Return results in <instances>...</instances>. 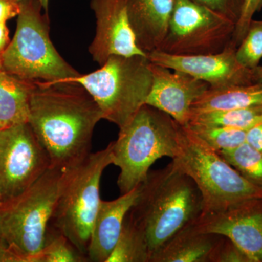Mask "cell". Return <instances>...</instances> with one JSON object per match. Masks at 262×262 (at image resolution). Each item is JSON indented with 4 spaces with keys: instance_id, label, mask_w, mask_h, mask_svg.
I'll return each mask as SVG.
<instances>
[{
    "instance_id": "34",
    "label": "cell",
    "mask_w": 262,
    "mask_h": 262,
    "mask_svg": "<svg viewBox=\"0 0 262 262\" xmlns=\"http://www.w3.org/2000/svg\"><path fill=\"white\" fill-rule=\"evenodd\" d=\"M42 5L43 10H45V13H48V5H49V0H38Z\"/></svg>"
},
{
    "instance_id": "10",
    "label": "cell",
    "mask_w": 262,
    "mask_h": 262,
    "mask_svg": "<svg viewBox=\"0 0 262 262\" xmlns=\"http://www.w3.org/2000/svg\"><path fill=\"white\" fill-rule=\"evenodd\" d=\"M51 166L29 122L0 130V206L28 190Z\"/></svg>"
},
{
    "instance_id": "8",
    "label": "cell",
    "mask_w": 262,
    "mask_h": 262,
    "mask_svg": "<svg viewBox=\"0 0 262 262\" xmlns=\"http://www.w3.org/2000/svg\"><path fill=\"white\" fill-rule=\"evenodd\" d=\"M113 164L112 142L105 149L91 153L66 184L49 225L50 229L63 234L87 257L91 231L101 202V177Z\"/></svg>"
},
{
    "instance_id": "33",
    "label": "cell",
    "mask_w": 262,
    "mask_h": 262,
    "mask_svg": "<svg viewBox=\"0 0 262 262\" xmlns=\"http://www.w3.org/2000/svg\"><path fill=\"white\" fill-rule=\"evenodd\" d=\"M255 83H262V66H258L253 70Z\"/></svg>"
},
{
    "instance_id": "12",
    "label": "cell",
    "mask_w": 262,
    "mask_h": 262,
    "mask_svg": "<svg viewBox=\"0 0 262 262\" xmlns=\"http://www.w3.org/2000/svg\"><path fill=\"white\" fill-rule=\"evenodd\" d=\"M237 48L230 42L223 51L216 54L176 56L155 51L146 56L151 63L184 72L206 82L211 89L255 83L253 70L237 61Z\"/></svg>"
},
{
    "instance_id": "11",
    "label": "cell",
    "mask_w": 262,
    "mask_h": 262,
    "mask_svg": "<svg viewBox=\"0 0 262 262\" xmlns=\"http://www.w3.org/2000/svg\"><path fill=\"white\" fill-rule=\"evenodd\" d=\"M193 225L198 231L225 236L250 262H262V198L236 202L217 211L201 213Z\"/></svg>"
},
{
    "instance_id": "17",
    "label": "cell",
    "mask_w": 262,
    "mask_h": 262,
    "mask_svg": "<svg viewBox=\"0 0 262 262\" xmlns=\"http://www.w3.org/2000/svg\"><path fill=\"white\" fill-rule=\"evenodd\" d=\"M222 236L200 232L192 223L167 241L150 262H209Z\"/></svg>"
},
{
    "instance_id": "3",
    "label": "cell",
    "mask_w": 262,
    "mask_h": 262,
    "mask_svg": "<svg viewBox=\"0 0 262 262\" xmlns=\"http://www.w3.org/2000/svg\"><path fill=\"white\" fill-rule=\"evenodd\" d=\"M77 166L50 167L28 190L0 206V227L20 262H38L57 203Z\"/></svg>"
},
{
    "instance_id": "19",
    "label": "cell",
    "mask_w": 262,
    "mask_h": 262,
    "mask_svg": "<svg viewBox=\"0 0 262 262\" xmlns=\"http://www.w3.org/2000/svg\"><path fill=\"white\" fill-rule=\"evenodd\" d=\"M262 83L209 88L192 103V113L261 106Z\"/></svg>"
},
{
    "instance_id": "2",
    "label": "cell",
    "mask_w": 262,
    "mask_h": 262,
    "mask_svg": "<svg viewBox=\"0 0 262 262\" xmlns=\"http://www.w3.org/2000/svg\"><path fill=\"white\" fill-rule=\"evenodd\" d=\"M203 208L195 183L171 162L149 172L126 219L144 237L150 262L167 241L200 216Z\"/></svg>"
},
{
    "instance_id": "4",
    "label": "cell",
    "mask_w": 262,
    "mask_h": 262,
    "mask_svg": "<svg viewBox=\"0 0 262 262\" xmlns=\"http://www.w3.org/2000/svg\"><path fill=\"white\" fill-rule=\"evenodd\" d=\"M179 124L168 114L144 104L113 141V164L120 168V194L144 182L150 167L164 157L173 158L178 147Z\"/></svg>"
},
{
    "instance_id": "27",
    "label": "cell",
    "mask_w": 262,
    "mask_h": 262,
    "mask_svg": "<svg viewBox=\"0 0 262 262\" xmlns=\"http://www.w3.org/2000/svg\"><path fill=\"white\" fill-rule=\"evenodd\" d=\"M225 18L237 24L243 8L245 0H193Z\"/></svg>"
},
{
    "instance_id": "32",
    "label": "cell",
    "mask_w": 262,
    "mask_h": 262,
    "mask_svg": "<svg viewBox=\"0 0 262 262\" xmlns=\"http://www.w3.org/2000/svg\"><path fill=\"white\" fill-rule=\"evenodd\" d=\"M10 42L9 30L6 24H0V58Z\"/></svg>"
},
{
    "instance_id": "5",
    "label": "cell",
    "mask_w": 262,
    "mask_h": 262,
    "mask_svg": "<svg viewBox=\"0 0 262 262\" xmlns=\"http://www.w3.org/2000/svg\"><path fill=\"white\" fill-rule=\"evenodd\" d=\"M172 163L190 177L199 189L203 203L201 213L222 209L244 200L262 198V187L243 177L187 125L179 124L178 147Z\"/></svg>"
},
{
    "instance_id": "22",
    "label": "cell",
    "mask_w": 262,
    "mask_h": 262,
    "mask_svg": "<svg viewBox=\"0 0 262 262\" xmlns=\"http://www.w3.org/2000/svg\"><path fill=\"white\" fill-rule=\"evenodd\" d=\"M187 126L217 152L235 149L246 142L247 130L219 125L188 124Z\"/></svg>"
},
{
    "instance_id": "6",
    "label": "cell",
    "mask_w": 262,
    "mask_h": 262,
    "mask_svg": "<svg viewBox=\"0 0 262 262\" xmlns=\"http://www.w3.org/2000/svg\"><path fill=\"white\" fill-rule=\"evenodd\" d=\"M38 0H25L13 39L1 56L3 70L22 80L56 82L80 75L60 56L49 36L48 13Z\"/></svg>"
},
{
    "instance_id": "29",
    "label": "cell",
    "mask_w": 262,
    "mask_h": 262,
    "mask_svg": "<svg viewBox=\"0 0 262 262\" xmlns=\"http://www.w3.org/2000/svg\"><path fill=\"white\" fill-rule=\"evenodd\" d=\"M20 4L11 0H0V24H7L10 19L18 16Z\"/></svg>"
},
{
    "instance_id": "20",
    "label": "cell",
    "mask_w": 262,
    "mask_h": 262,
    "mask_svg": "<svg viewBox=\"0 0 262 262\" xmlns=\"http://www.w3.org/2000/svg\"><path fill=\"white\" fill-rule=\"evenodd\" d=\"M261 123L262 105L234 110L192 113L188 124L219 125L248 130Z\"/></svg>"
},
{
    "instance_id": "30",
    "label": "cell",
    "mask_w": 262,
    "mask_h": 262,
    "mask_svg": "<svg viewBox=\"0 0 262 262\" xmlns=\"http://www.w3.org/2000/svg\"><path fill=\"white\" fill-rule=\"evenodd\" d=\"M0 262H20V258L10 248L1 227H0Z\"/></svg>"
},
{
    "instance_id": "15",
    "label": "cell",
    "mask_w": 262,
    "mask_h": 262,
    "mask_svg": "<svg viewBox=\"0 0 262 262\" xmlns=\"http://www.w3.org/2000/svg\"><path fill=\"white\" fill-rule=\"evenodd\" d=\"M139 186L114 201L101 200L91 231L89 261L106 262L121 234L127 213L139 194Z\"/></svg>"
},
{
    "instance_id": "1",
    "label": "cell",
    "mask_w": 262,
    "mask_h": 262,
    "mask_svg": "<svg viewBox=\"0 0 262 262\" xmlns=\"http://www.w3.org/2000/svg\"><path fill=\"white\" fill-rule=\"evenodd\" d=\"M103 120L97 103L75 81H34L29 123L51 166L75 167L91 154L95 127Z\"/></svg>"
},
{
    "instance_id": "16",
    "label": "cell",
    "mask_w": 262,
    "mask_h": 262,
    "mask_svg": "<svg viewBox=\"0 0 262 262\" xmlns=\"http://www.w3.org/2000/svg\"><path fill=\"white\" fill-rule=\"evenodd\" d=\"M138 47L144 53L158 51L173 13L175 0H125Z\"/></svg>"
},
{
    "instance_id": "21",
    "label": "cell",
    "mask_w": 262,
    "mask_h": 262,
    "mask_svg": "<svg viewBox=\"0 0 262 262\" xmlns=\"http://www.w3.org/2000/svg\"><path fill=\"white\" fill-rule=\"evenodd\" d=\"M106 262H149L144 237L126 216L116 246Z\"/></svg>"
},
{
    "instance_id": "31",
    "label": "cell",
    "mask_w": 262,
    "mask_h": 262,
    "mask_svg": "<svg viewBox=\"0 0 262 262\" xmlns=\"http://www.w3.org/2000/svg\"><path fill=\"white\" fill-rule=\"evenodd\" d=\"M246 142L262 152V123L247 130Z\"/></svg>"
},
{
    "instance_id": "28",
    "label": "cell",
    "mask_w": 262,
    "mask_h": 262,
    "mask_svg": "<svg viewBox=\"0 0 262 262\" xmlns=\"http://www.w3.org/2000/svg\"><path fill=\"white\" fill-rule=\"evenodd\" d=\"M261 7L262 0H245L241 18L236 24L232 40H231V42L236 47H238L243 39H244L250 24L253 20V15L256 12L261 9Z\"/></svg>"
},
{
    "instance_id": "23",
    "label": "cell",
    "mask_w": 262,
    "mask_h": 262,
    "mask_svg": "<svg viewBox=\"0 0 262 262\" xmlns=\"http://www.w3.org/2000/svg\"><path fill=\"white\" fill-rule=\"evenodd\" d=\"M243 177L262 187V152L245 142L235 149L218 152Z\"/></svg>"
},
{
    "instance_id": "18",
    "label": "cell",
    "mask_w": 262,
    "mask_h": 262,
    "mask_svg": "<svg viewBox=\"0 0 262 262\" xmlns=\"http://www.w3.org/2000/svg\"><path fill=\"white\" fill-rule=\"evenodd\" d=\"M34 82L0 70V130L29 122Z\"/></svg>"
},
{
    "instance_id": "36",
    "label": "cell",
    "mask_w": 262,
    "mask_h": 262,
    "mask_svg": "<svg viewBox=\"0 0 262 262\" xmlns=\"http://www.w3.org/2000/svg\"><path fill=\"white\" fill-rule=\"evenodd\" d=\"M3 70V67H2L1 58H0V70Z\"/></svg>"
},
{
    "instance_id": "7",
    "label": "cell",
    "mask_w": 262,
    "mask_h": 262,
    "mask_svg": "<svg viewBox=\"0 0 262 262\" xmlns=\"http://www.w3.org/2000/svg\"><path fill=\"white\" fill-rule=\"evenodd\" d=\"M149 65L147 56H112L99 70L65 80L83 86L97 103L103 120L121 128L145 104L152 83Z\"/></svg>"
},
{
    "instance_id": "9",
    "label": "cell",
    "mask_w": 262,
    "mask_h": 262,
    "mask_svg": "<svg viewBox=\"0 0 262 262\" xmlns=\"http://www.w3.org/2000/svg\"><path fill=\"white\" fill-rule=\"evenodd\" d=\"M235 23L193 0H175L158 51L176 56L216 54L228 46Z\"/></svg>"
},
{
    "instance_id": "13",
    "label": "cell",
    "mask_w": 262,
    "mask_h": 262,
    "mask_svg": "<svg viewBox=\"0 0 262 262\" xmlns=\"http://www.w3.org/2000/svg\"><path fill=\"white\" fill-rule=\"evenodd\" d=\"M96 18V32L89 46L93 60L100 66L112 56H146L136 44L125 0H91Z\"/></svg>"
},
{
    "instance_id": "14",
    "label": "cell",
    "mask_w": 262,
    "mask_h": 262,
    "mask_svg": "<svg viewBox=\"0 0 262 262\" xmlns=\"http://www.w3.org/2000/svg\"><path fill=\"white\" fill-rule=\"evenodd\" d=\"M152 75L151 90L145 104L168 114L176 122L187 125L192 103L209 85L192 76L150 62Z\"/></svg>"
},
{
    "instance_id": "24",
    "label": "cell",
    "mask_w": 262,
    "mask_h": 262,
    "mask_svg": "<svg viewBox=\"0 0 262 262\" xmlns=\"http://www.w3.org/2000/svg\"><path fill=\"white\" fill-rule=\"evenodd\" d=\"M87 256L81 253L63 234L48 229L47 239L38 262H85Z\"/></svg>"
},
{
    "instance_id": "35",
    "label": "cell",
    "mask_w": 262,
    "mask_h": 262,
    "mask_svg": "<svg viewBox=\"0 0 262 262\" xmlns=\"http://www.w3.org/2000/svg\"><path fill=\"white\" fill-rule=\"evenodd\" d=\"M11 1L15 2V3H19V4H20V3H23V2L25 1V0H11Z\"/></svg>"
},
{
    "instance_id": "25",
    "label": "cell",
    "mask_w": 262,
    "mask_h": 262,
    "mask_svg": "<svg viewBox=\"0 0 262 262\" xmlns=\"http://www.w3.org/2000/svg\"><path fill=\"white\" fill-rule=\"evenodd\" d=\"M236 58L249 70L259 64L262 58V20H251L244 39L236 50Z\"/></svg>"
},
{
    "instance_id": "26",
    "label": "cell",
    "mask_w": 262,
    "mask_h": 262,
    "mask_svg": "<svg viewBox=\"0 0 262 262\" xmlns=\"http://www.w3.org/2000/svg\"><path fill=\"white\" fill-rule=\"evenodd\" d=\"M209 262H250L246 254L232 241L222 236L215 246Z\"/></svg>"
}]
</instances>
